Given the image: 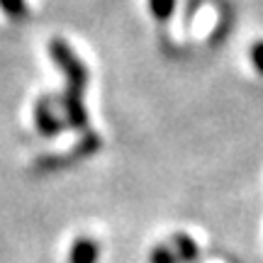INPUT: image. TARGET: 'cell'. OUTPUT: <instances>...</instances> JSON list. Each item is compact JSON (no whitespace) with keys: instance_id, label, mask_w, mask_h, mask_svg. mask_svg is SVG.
Here are the masks:
<instances>
[{"instance_id":"4","label":"cell","mask_w":263,"mask_h":263,"mask_svg":"<svg viewBox=\"0 0 263 263\" xmlns=\"http://www.w3.org/2000/svg\"><path fill=\"white\" fill-rule=\"evenodd\" d=\"M34 127H37V132L42 137H57L64 129V122L54 115L49 98H39L34 103Z\"/></svg>"},{"instance_id":"7","label":"cell","mask_w":263,"mask_h":263,"mask_svg":"<svg viewBox=\"0 0 263 263\" xmlns=\"http://www.w3.org/2000/svg\"><path fill=\"white\" fill-rule=\"evenodd\" d=\"M0 10H3L10 20H25L29 15L27 0H0Z\"/></svg>"},{"instance_id":"3","label":"cell","mask_w":263,"mask_h":263,"mask_svg":"<svg viewBox=\"0 0 263 263\" xmlns=\"http://www.w3.org/2000/svg\"><path fill=\"white\" fill-rule=\"evenodd\" d=\"M61 107L66 112V124L76 132H88V112L83 105V93L81 90H71L66 88V93L61 95Z\"/></svg>"},{"instance_id":"6","label":"cell","mask_w":263,"mask_h":263,"mask_svg":"<svg viewBox=\"0 0 263 263\" xmlns=\"http://www.w3.org/2000/svg\"><path fill=\"white\" fill-rule=\"evenodd\" d=\"M173 254L183 263H197L200 261V249L190 239L188 234H176L173 236Z\"/></svg>"},{"instance_id":"2","label":"cell","mask_w":263,"mask_h":263,"mask_svg":"<svg viewBox=\"0 0 263 263\" xmlns=\"http://www.w3.org/2000/svg\"><path fill=\"white\" fill-rule=\"evenodd\" d=\"M100 144H103V139H100L98 134H93V132H85V137L76 144L71 154H66V156H42V159L34 161V168H37L39 173L68 168V166H73L76 161L90 159L93 154H98V151H100Z\"/></svg>"},{"instance_id":"1","label":"cell","mask_w":263,"mask_h":263,"mask_svg":"<svg viewBox=\"0 0 263 263\" xmlns=\"http://www.w3.org/2000/svg\"><path fill=\"white\" fill-rule=\"evenodd\" d=\"M49 57L64 71L68 88L83 93L85 83H88V68H85L83 61L73 54V49L68 47L64 39H51V42H49Z\"/></svg>"},{"instance_id":"9","label":"cell","mask_w":263,"mask_h":263,"mask_svg":"<svg viewBox=\"0 0 263 263\" xmlns=\"http://www.w3.org/2000/svg\"><path fill=\"white\" fill-rule=\"evenodd\" d=\"M151 263H176L178 258H176V254H173V249L171 246H154L151 249V256H149Z\"/></svg>"},{"instance_id":"5","label":"cell","mask_w":263,"mask_h":263,"mask_svg":"<svg viewBox=\"0 0 263 263\" xmlns=\"http://www.w3.org/2000/svg\"><path fill=\"white\" fill-rule=\"evenodd\" d=\"M100 258V244L90 236H78L71 251H68V263H98Z\"/></svg>"},{"instance_id":"8","label":"cell","mask_w":263,"mask_h":263,"mask_svg":"<svg viewBox=\"0 0 263 263\" xmlns=\"http://www.w3.org/2000/svg\"><path fill=\"white\" fill-rule=\"evenodd\" d=\"M176 3L178 0H149V10L159 22H166L176 12Z\"/></svg>"},{"instance_id":"10","label":"cell","mask_w":263,"mask_h":263,"mask_svg":"<svg viewBox=\"0 0 263 263\" xmlns=\"http://www.w3.org/2000/svg\"><path fill=\"white\" fill-rule=\"evenodd\" d=\"M249 57H251V64L256 66V71L263 76V39H261V42H256L254 47H251Z\"/></svg>"}]
</instances>
